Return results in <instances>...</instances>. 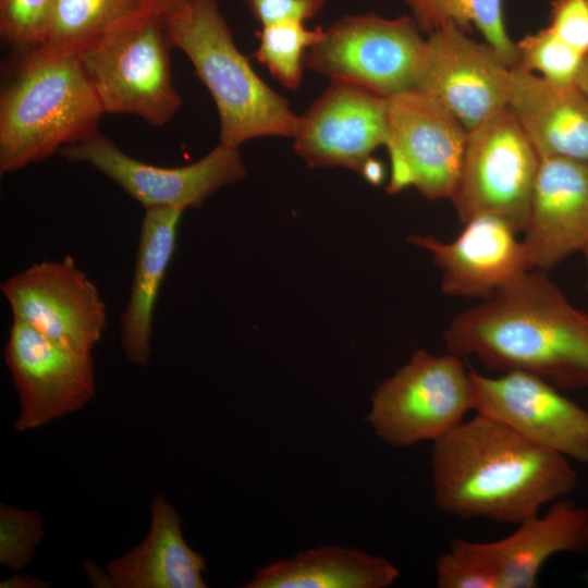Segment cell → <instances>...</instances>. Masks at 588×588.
Listing matches in <instances>:
<instances>
[{
	"label": "cell",
	"instance_id": "1",
	"mask_svg": "<svg viewBox=\"0 0 588 588\" xmlns=\"http://www.w3.org/2000/svg\"><path fill=\"white\" fill-rule=\"evenodd\" d=\"M431 471L440 511L517 525L578 482L568 457L477 413L434 441Z\"/></svg>",
	"mask_w": 588,
	"mask_h": 588
},
{
	"label": "cell",
	"instance_id": "20",
	"mask_svg": "<svg viewBox=\"0 0 588 588\" xmlns=\"http://www.w3.org/2000/svg\"><path fill=\"white\" fill-rule=\"evenodd\" d=\"M144 210L130 298L121 318L122 348L137 366L149 362L155 308L184 212L170 207Z\"/></svg>",
	"mask_w": 588,
	"mask_h": 588
},
{
	"label": "cell",
	"instance_id": "30",
	"mask_svg": "<svg viewBox=\"0 0 588 588\" xmlns=\"http://www.w3.org/2000/svg\"><path fill=\"white\" fill-rule=\"evenodd\" d=\"M549 27L569 47L588 54V3L586 0H553Z\"/></svg>",
	"mask_w": 588,
	"mask_h": 588
},
{
	"label": "cell",
	"instance_id": "34",
	"mask_svg": "<svg viewBox=\"0 0 588 588\" xmlns=\"http://www.w3.org/2000/svg\"><path fill=\"white\" fill-rule=\"evenodd\" d=\"M359 174L369 183L378 185L384 177V169L381 162L371 157L366 161Z\"/></svg>",
	"mask_w": 588,
	"mask_h": 588
},
{
	"label": "cell",
	"instance_id": "17",
	"mask_svg": "<svg viewBox=\"0 0 588 588\" xmlns=\"http://www.w3.org/2000/svg\"><path fill=\"white\" fill-rule=\"evenodd\" d=\"M534 269L548 271L588 246V163L542 157L523 231Z\"/></svg>",
	"mask_w": 588,
	"mask_h": 588
},
{
	"label": "cell",
	"instance_id": "24",
	"mask_svg": "<svg viewBox=\"0 0 588 588\" xmlns=\"http://www.w3.org/2000/svg\"><path fill=\"white\" fill-rule=\"evenodd\" d=\"M421 32L430 34L455 24L474 25L510 68L518 62L516 44L506 32L502 0H404Z\"/></svg>",
	"mask_w": 588,
	"mask_h": 588
},
{
	"label": "cell",
	"instance_id": "32",
	"mask_svg": "<svg viewBox=\"0 0 588 588\" xmlns=\"http://www.w3.org/2000/svg\"><path fill=\"white\" fill-rule=\"evenodd\" d=\"M199 0H154L156 11L161 16H168L181 13Z\"/></svg>",
	"mask_w": 588,
	"mask_h": 588
},
{
	"label": "cell",
	"instance_id": "19",
	"mask_svg": "<svg viewBox=\"0 0 588 588\" xmlns=\"http://www.w3.org/2000/svg\"><path fill=\"white\" fill-rule=\"evenodd\" d=\"M507 107L539 158L588 163V99L576 84L552 83L515 66Z\"/></svg>",
	"mask_w": 588,
	"mask_h": 588
},
{
	"label": "cell",
	"instance_id": "28",
	"mask_svg": "<svg viewBox=\"0 0 588 588\" xmlns=\"http://www.w3.org/2000/svg\"><path fill=\"white\" fill-rule=\"evenodd\" d=\"M54 0H0V33L22 56L44 41Z\"/></svg>",
	"mask_w": 588,
	"mask_h": 588
},
{
	"label": "cell",
	"instance_id": "31",
	"mask_svg": "<svg viewBox=\"0 0 588 588\" xmlns=\"http://www.w3.org/2000/svg\"><path fill=\"white\" fill-rule=\"evenodd\" d=\"M261 26L285 22H305L316 16L327 0H243Z\"/></svg>",
	"mask_w": 588,
	"mask_h": 588
},
{
	"label": "cell",
	"instance_id": "18",
	"mask_svg": "<svg viewBox=\"0 0 588 588\" xmlns=\"http://www.w3.org/2000/svg\"><path fill=\"white\" fill-rule=\"evenodd\" d=\"M470 547L498 588H534L544 563L554 554H588V507L559 499L543 515L536 514L499 540Z\"/></svg>",
	"mask_w": 588,
	"mask_h": 588
},
{
	"label": "cell",
	"instance_id": "33",
	"mask_svg": "<svg viewBox=\"0 0 588 588\" xmlns=\"http://www.w3.org/2000/svg\"><path fill=\"white\" fill-rule=\"evenodd\" d=\"M49 586L48 583L33 578L29 575H14L1 581V588H41Z\"/></svg>",
	"mask_w": 588,
	"mask_h": 588
},
{
	"label": "cell",
	"instance_id": "16",
	"mask_svg": "<svg viewBox=\"0 0 588 588\" xmlns=\"http://www.w3.org/2000/svg\"><path fill=\"white\" fill-rule=\"evenodd\" d=\"M517 235L503 220L480 216L464 223L452 241L417 234L407 241L431 254L444 295L482 301L534 269Z\"/></svg>",
	"mask_w": 588,
	"mask_h": 588
},
{
	"label": "cell",
	"instance_id": "25",
	"mask_svg": "<svg viewBox=\"0 0 588 588\" xmlns=\"http://www.w3.org/2000/svg\"><path fill=\"white\" fill-rule=\"evenodd\" d=\"M323 34L321 26L307 28L299 21L261 26L254 56L282 86L296 89L303 79L306 53Z\"/></svg>",
	"mask_w": 588,
	"mask_h": 588
},
{
	"label": "cell",
	"instance_id": "26",
	"mask_svg": "<svg viewBox=\"0 0 588 588\" xmlns=\"http://www.w3.org/2000/svg\"><path fill=\"white\" fill-rule=\"evenodd\" d=\"M516 47L517 68L562 85L576 83L586 57L564 42L549 26L523 37Z\"/></svg>",
	"mask_w": 588,
	"mask_h": 588
},
{
	"label": "cell",
	"instance_id": "7",
	"mask_svg": "<svg viewBox=\"0 0 588 588\" xmlns=\"http://www.w3.org/2000/svg\"><path fill=\"white\" fill-rule=\"evenodd\" d=\"M539 163L509 107L468 131L461 176L450 198L460 222L491 216L523 232Z\"/></svg>",
	"mask_w": 588,
	"mask_h": 588
},
{
	"label": "cell",
	"instance_id": "22",
	"mask_svg": "<svg viewBox=\"0 0 588 588\" xmlns=\"http://www.w3.org/2000/svg\"><path fill=\"white\" fill-rule=\"evenodd\" d=\"M400 576L387 559L336 546L308 549L257 569L246 588H385Z\"/></svg>",
	"mask_w": 588,
	"mask_h": 588
},
{
	"label": "cell",
	"instance_id": "3",
	"mask_svg": "<svg viewBox=\"0 0 588 588\" xmlns=\"http://www.w3.org/2000/svg\"><path fill=\"white\" fill-rule=\"evenodd\" d=\"M105 114L78 54L22 56L0 97V172L40 162L98 131Z\"/></svg>",
	"mask_w": 588,
	"mask_h": 588
},
{
	"label": "cell",
	"instance_id": "6",
	"mask_svg": "<svg viewBox=\"0 0 588 588\" xmlns=\"http://www.w3.org/2000/svg\"><path fill=\"white\" fill-rule=\"evenodd\" d=\"M474 408L470 372L462 357L417 350L378 385L367 420L384 442L408 446L441 439Z\"/></svg>",
	"mask_w": 588,
	"mask_h": 588
},
{
	"label": "cell",
	"instance_id": "9",
	"mask_svg": "<svg viewBox=\"0 0 588 588\" xmlns=\"http://www.w3.org/2000/svg\"><path fill=\"white\" fill-rule=\"evenodd\" d=\"M390 193L414 186L430 200L451 198L464 161L468 131L446 109L413 88L388 98Z\"/></svg>",
	"mask_w": 588,
	"mask_h": 588
},
{
	"label": "cell",
	"instance_id": "5",
	"mask_svg": "<svg viewBox=\"0 0 588 588\" xmlns=\"http://www.w3.org/2000/svg\"><path fill=\"white\" fill-rule=\"evenodd\" d=\"M173 48L162 16L151 14L96 41L78 53L105 113L133 114L163 126L179 111Z\"/></svg>",
	"mask_w": 588,
	"mask_h": 588
},
{
	"label": "cell",
	"instance_id": "10",
	"mask_svg": "<svg viewBox=\"0 0 588 588\" xmlns=\"http://www.w3.org/2000/svg\"><path fill=\"white\" fill-rule=\"evenodd\" d=\"M60 154L70 162L94 167L144 209L198 208L218 189L246 175L238 150L220 143L200 160L179 168L158 167L132 158L100 132L64 147Z\"/></svg>",
	"mask_w": 588,
	"mask_h": 588
},
{
	"label": "cell",
	"instance_id": "36",
	"mask_svg": "<svg viewBox=\"0 0 588 588\" xmlns=\"http://www.w3.org/2000/svg\"><path fill=\"white\" fill-rule=\"evenodd\" d=\"M583 254L585 255V259H586V289H587V292H588V246L583 252Z\"/></svg>",
	"mask_w": 588,
	"mask_h": 588
},
{
	"label": "cell",
	"instance_id": "13",
	"mask_svg": "<svg viewBox=\"0 0 588 588\" xmlns=\"http://www.w3.org/2000/svg\"><path fill=\"white\" fill-rule=\"evenodd\" d=\"M4 360L20 400L17 431L76 412L95 395L91 353L59 344L23 321H12Z\"/></svg>",
	"mask_w": 588,
	"mask_h": 588
},
{
	"label": "cell",
	"instance_id": "23",
	"mask_svg": "<svg viewBox=\"0 0 588 588\" xmlns=\"http://www.w3.org/2000/svg\"><path fill=\"white\" fill-rule=\"evenodd\" d=\"M151 14H158L154 0H54L44 41L28 53L78 54Z\"/></svg>",
	"mask_w": 588,
	"mask_h": 588
},
{
	"label": "cell",
	"instance_id": "2",
	"mask_svg": "<svg viewBox=\"0 0 588 588\" xmlns=\"http://www.w3.org/2000/svg\"><path fill=\"white\" fill-rule=\"evenodd\" d=\"M531 269L455 315L443 332L449 352L494 371H525L559 389L588 388V314Z\"/></svg>",
	"mask_w": 588,
	"mask_h": 588
},
{
	"label": "cell",
	"instance_id": "8",
	"mask_svg": "<svg viewBox=\"0 0 588 588\" xmlns=\"http://www.w3.org/2000/svg\"><path fill=\"white\" fill-rule=\"evenodd\" d=\"M412 16L344 15L306 53L305 65L331 81L387 98L415 88L426 39Z\"/></svg>",
	"mask_w": 588,
	"mask_h": 588
},
{
	"label": "cell",
	"instance_id": "37",
	"mask_svg": "<svg viewBox=\"0 0 588 588\" xmlns=\"http://www.w3.org/2000/svg\"><path fill=\"white\" fill-rule=\"evenodd\" d=\"M586 1H587V3H588V0H586Z\"/></svg>",
	"mask_w": 588,
	"mask_h": 588
},
{
	"label": "cell",
	"instance_id": "11",
	"mask_svg": "<svg viewBox=\"0 0 588 588\" xmlns=\"http://www.w3.org/2000/svg\"><path fill=\"white\" fill-rule=\"evenodd\" d=\"M13 319L64 346L91 353L107 327L97 285L71 257L36 262L1 284Z\"/></svg>",
	"mask_w": 588,
	"mask_h": 588
},
{
	"label": "cell",
	"instance_id": "4",
	"mask_svg": "<svg viewBox=\"0 0 588 588\" xmlns=\"http://www.w3.org/2000/svg\"><path fill=\"white\" fill-rule=\"evenodd\" d=\"M162 20L173 47L189 59L216 103L220 144L238 149L256 137L294 136L299 115L238 51L217 0H199Z\"/></svg>",
	"mask_w": 588,
	"mask_h": 588
},
{
	"label": "cell",
	"instance_id": "14",
	"mask_svg": "<svg viewBox=\"0 0 588 588\" xmlns=\"http://www.w3.org/2000/svg\"><path fill=\"white\" fill-rule=\"evenodd\" d=\"M477 414L495 419L530 441L588 464V411L547 379L525 371L487 377L469 371Z\"/></svg>",
	"mask_w": 588,
	"mask_h": 588
},
{
	"label": "cell",
	"instance_id": "12",
	"mask_svg": "<svg viewBox=\"0 0 588 588\" xmlns=\"http://www.w3.org/2000/svg\"><path fill=\"white\" fill-rule=\"evenodd\" d=\"M511 69L487 42L455 24L426 38L415 89L426 94L470 131L507 107Z\"/></svg>",
	"mask_w": 588,
	"mask_h": 588
},
{
	"label": "cell",
	"instance_id": "27",
	"mask_svg": "<svg viewBox=\"0 0 588 588\" xmlns=\"http://www.w3.org/2000/svg\"><path fill=\"white\" fill-rule=\"evenodd\" d=\"M44 535L39 513L1 504L0 563L12 571L23 569L32 560Z\"/></svg>",
	"mask_w": 588,
	"mask_h": 588
},
{
	"label": "cell",
	"instance_id": "21",
	"mask_svg": "<svg viewBox=\"0 0 588 588\" xmlns=\"http://www.w3.org/2000/svg\"><path fill=\"white\" fill-rule=\"evenodd\" d=\"M205 558L187 546L175 509L162 497L151 502L146 538L108 565L118 588H205Z\"/></svg>",
	"mask_w": 588,
	"mask_h": 588
},
{
	"label": "cell",
	"instance_id": "35",
	"mask_svg": "<svg viewBox=\"0 0 588 588\" xmlns=\"http://www.w3.org/2000/svg\"><path fill=\"white\" fill-rule=\"evenodd\" d=\"M578 88L588 99V54L585 57L576 83Z\"/></svg>",
	"mask_w": 588,
	"mask_h": 588
},
{
	"label": "cell",
	"instance_id": "15",
	"mask_svg": "<svg viewBox=\"0 0 588 588\" xmlns=\"http://www.w3.org/2000/svg\"><path fill=\"white\" fill-rule=\"evenodd\" d=\"M294 150L311 168L342 167L360 173L372 151L389 138L388 98L331 81L298 118Z\"/></svg>",
	"mask_w": 588,
	"mask_h": 588
},
{
	"label": "cell",
	"instance_id": "29",
	"mask_svg": "<svg viewBox=\"0 0 588 588\" xmlns=\"http://www.w3.org/2000/svg\"><path fill=\"white\" fill-rule=\"evenodd\" d=\"M439 588H498L493 576L487 571L464 539H452L449 549L436 563Z\"/></svg>",
	"mask_w": 588,
	"mask_h": 588
}]
</instances>
